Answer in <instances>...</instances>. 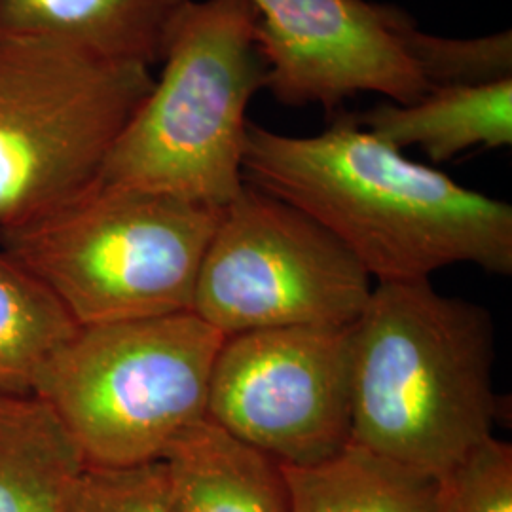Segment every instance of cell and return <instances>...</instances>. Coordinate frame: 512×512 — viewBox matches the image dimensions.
<instances>
[{
    "label": "cell",
    "instance_id": "6da1fadb",
    "mask_svg": "<svg viewBox=\"0 0 512 512\" xmlns=\"http://www.w3.org/2000/svg\"><path fill=\"white\" fill-rule=\"evenodd\" d=\"M241 169L245 184L323 226L376 283L454 264L512 274L511 205L406 158L353 114L310 137L249 122Z\"/></svg>",
    "mask_w": 512,
    "mask_h": 512
},
{
    "label": "cell",
    "instance_id": "7a4b0ae2",
    "mask_svg": "<svg viewBox=\"0 0 512 512\" xmlns=\"http://www.w3.org/2000/svg\"><path fill=\"white\" fill-rule=\"evenodd\" d=\"M495 329L429 279L376 283L351 325V444L442 478L494 437Z\"/></svg>",
    "mask_w": 512,
    "mask_h": 512
},
{
    "label": "cell",
    "instance_id": "3957f363",
    "mask_svg": "<svg viewBox=\"0 0 512 512\" xmlns=\"http://www.w3.org/2000/svg\"><path fill=\"white\" fill-rule=\"evenodd\" d=\"M251 0H190L162 74L114 143L97 184L175 196L222 211L245 188L247 109L268 88Z\"/></svg>",
    "mask_w": 512,
    "mask_h": 512
},
{
    "label": "cell",
    "instance_id": "277c9868",
    "mask_svg": "<svg viewBox=\"0 0 512 512\" xmlns=\"http://www.w3.org/2000/svg\"><path fill=\"white\" fill-rule=\"evenodd\" d=\"M220 211L175 196L95 184L0 232V251L54 294L78 327L192 311Z\"/></svg>",
    "mask_w": 512,
    "mask_h": 512
},
{
    "label": "cell",
    "instance_id": "5b68a950",
    "mask_svg": "<svg viewBox=\"0 0 512 512\" xmlns=\"http://www.w3.org/2000/svg\"><path fill=\"white\" fill-rule=\"evenodd\" d=\"M226 336L194 311L78 327L38 376L86 467L162 461L207 418L213 366Z\"/></svg>",
    "mask_w": 512,
    "mask_h": 512
},
{
    "label": "cell",
    "instance_id": "8992f818",
    "mask_svg": "<svg viewBox=\"0 0 512 512\" xmlns=\"http://www.w3.org/2000/svg\"><path fill=\"white\" fill-rule=\"evenodd\" d=\"M152 84L143 65L0 33V232L95 186Z\"/></svg>",
    "mask_w": 512,
    "mask_h": 512
},
{
    "label": "cell",
    "instance_id": "52a82bcc",
    "mask_svg": "<svg viewBox=\"0 0 512 512\" xmlns=\"http://www.w3.org/2000/svg\"><path fill=\"white\" fill-rule=\"evenodd\" d=\"M372 289V277L323 226L245 184L220 211L192 311L222 336L351 327Z\"/></svg>",
    "mask_w": 512,
    "mask_h": 512
},
{
    "label": "cell",
    "instance_id": "ba28073f",
    "mask_svg": "<svg viewBox=\"0 0 512 512\" xmlns=\"http://www.w3.org/2000/svg\"><path fill=\"white\" fill-rule=\"evenodd\" d=\"M207 418L287 467H310L351 442V327L226 336Z\"/></svg>",
    "mask_w": 512,
    "mask_h": 512
},
{
    "label": "cell",
    "instance_id": "9c48e42d",
    "mask_svg": "<svg viewBox=\"0 0 512 512\" xmlns=\"http://www.w3.org/2000/svg\"><path fill=\"white\" fill-rule=\"evenodd\" d=\"M256 38L281 105L338 109L359 93L416 103L429 92L395 37L399 8L368 0H251Z\"/></svg>",
    "mask_w": 512,
    "mask_h": 512
},
{
    "label": "cell",
    "instance_id": "30bf717a",
    "mask_svg": "<svg viewBox=\"0 0 512 512\" xmlns=\"http://www.w3.org/2000/svg\"><path fill=\"white\" fill-rule=\"evenodd\" d=\"M165 512H291L283 465L203 418L165 452Z\"/></svg>",
    "mask_w": 512,
    "mask_h": 512
},
{
    "label": "cell",
    "instance_id": "8fae6325",
    "mask_svg": "<svg viewBox=\"0 0 512 512\" xmlns=\"http://www.w3.org/2000/svg\"><path fill=\"white\" fill-rule=\"evenodd\" d=\"M190 0H0V33L52 38L118 63H162Z\"/></svg>",
    "mask_w": 512,
    "mask_h": 512
},
{
    "label": "cell",
    "instance_id": "7c38bea8",
    "mask_svg": "<svg viewBox=\"0 0 512 512\" xmlns=\"http://www.w3.org/2000/svg\"><path fill=\"white\" fill-rule=\"evenodd\" d=\"M355 120L401 152L420 147L433 164H444L475 147H511L512 78L429 90L408 105L385 101Z\"/></svg>",
    "mask_w": 512,
    "mask_h": 512
},
{
    "label": "cell",
    "instance_id": "4fadbf2b",
    "mask_svg": "<svg viewBox=\"0 0 512 512\" xmlns=\"http://www.w3.org/2000/svg\"><path fill=\"white\" fill-rule=\"evenodd\" d=\"M86 463L37 395L0 393V512H67Z\"/></svg>",
    "mask_w": 512,
    "mask_h": 512
},
{
    "label": "cell",
    "instance_id": "5bb4252c",
    "mask_svg": "<svg viewBox=\"0 0 512 512\" xmlns=\"http://www.w3.org/2000/svg\"><path fill=\"white\" fill-rule=\"evenodd\" d=\"M291 512H435L439 480L351 444L310 467L283 465Z\"/></svg>",
    "mask_w": 512,
    "mask_h": 512
},
{
    "label": "cell",
    "instance_id": "9a60e30c",
    "mask_svg": "<svg viewBox=\"0 0 512 512\" xmlns=\"http://www.w3.org/2000/svg\"><path fill=\"white\" fill-rule=\"evenodd\" d=\"M78 325L37 277L0 251V393L33 395Z\"/></svg>",
    "mask_w": 512,
    "mask_h": 512
},
{
    "label": "cell",
    "instance_id": "2e32d148",
    "mask_svg": "<svg viewBox=\"0 0 512 512\" xmlns=\"http://www.w3.org/2000/svg\"><path fill=\"white\" fill-rule=\"evenodd\" d=\"M393 31L429 90L484 86L512 78L509 29L486 37H439L421 31L399 8Z\"/></svg>",
    "mask_w": 512,
    "mask_h": 512
},
{
    "label": "cell",
    "instance_id": "e0dca14e",
    "mask_svg": "<svg viewBox=\"0 0 512 512\" xmlns=\"http://www.w3.org/2000/svg\"><path fill=\"white\" fill-rule=\"evenodd\" d=\"M435 512H512V446L482 442L439 478Z\"/></svg>",
    "mask_w": 512,
    "mask_h": 512
},
{
    "label": "cell",
    "instance_id": "ac0fdd59",
    "mask_svg": "<svg viewBox=\"0 0 512 512\" xmlns=\"http://www.w3.org/2000/svg\"><path fill=\"white\" fill-rule=\"evenodd\" d=\"M67 512H165L164 463L126 469L84 467Z\"/></svg>",
    "mask_w": 512,
    "mask_h": 512
}]
</instances>
